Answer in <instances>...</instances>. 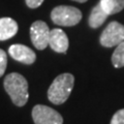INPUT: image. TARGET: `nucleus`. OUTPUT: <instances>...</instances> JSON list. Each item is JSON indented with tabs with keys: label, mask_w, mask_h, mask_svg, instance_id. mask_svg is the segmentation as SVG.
<instances>
[{
	"label": "nucleus",
	"mask_w": 124,
	"mask_h": 124,
	"mask_svg": "<svg viewBox=\"0 0 124 124\" xmlns=\"http://www.w3.org/2000/svg\"><path fill=\"white\" fill-rule=\"evenodd\" d=\"M4 89L11 98V101L17 107L25 106L29 98L28 82L22 75L11 72L4 79Z\"/></svg>",
	"instance_id": "obj_1"
},
{
	"label": "nucleus",
	"mask_w": 124,
	"mask_h": 124,
	"mask_svg": "<svg viewBox=\"0 0 124 124\" xmlns=\"http://www.w3.org/2000/svg\"><path fill=\"white\" fill-rule=\"evenodd\" d=\"M75 85V77L71 73H61L55 78L48 90V98L54 104H62L68 99Z\"/></svg>",
	"instance_id": "obj_2"
},
{
	"label": "nucleus",
	"mask_w": 124,
	"mask_h": 124,
	"mask_svg": "<svg viewBox=\"0 0 124 124\" xmlns=\"http://www.w3.org/2000/svg\"><path fill=\"white\" fill-rule=\"evenodd\" d=\"M51 19L56 25L71 27L82 20V13L79 8L69 5H59L53 8Z\"/></svg>",
	"instance_id": "obj_3"
},
{
	"label": "nucleus",
	"mask_w": 124,
	"mask_h": 124,
	"mask_svg": "<svg viewBox=\"0 0 124 124\" xmlns=\"http://www.w3.org/2000/svg\"><path fill=\"white\" fill-rule=\"evenodd\" d=\"M122 41H124V25L117 21L110 22L99 37L100 45L104 48H113Z\"/></svg>",
	"instance_id": "obj_4"
},
{
	"label": "nucleus",
	"mask_w": 124,
	"mask_h": 124,
	"mask_svg": "<svg viewBox=\"0 0 124 124\" xmlns=\"http://www.w3.org/2000/svg\"><path fill=\"white\" fill-rule=\"evenodd\" d=\"M32 119L35 124H63L62 116L54 108L36 104L32 110Z\"/></svg>",
	"instance_id": "obj_5"
},
{
	"label": "nucleus",
	"mask_w": 124,
	"mask_h": 124,
	"mask_svg": "<svg viewBox=\"0 0 124 124\" xmlns=\"http://www.w3.org/2000/svg\"><path fill=\"white\" fill-rule=\"evenodd\" d=\"M50 29L44 21H35L30 27V38L37 50H45L49 46Z\"/></svg>",
	"instance_id": "obj_6"
},
{
	"label": "nucleus",
	"mask_w": 124,
	"mask_h": 124,
	"mask_svg": "<svg viewBox=\"0 0 124 124\" xmlns=\"http://www.w3.org/2000/svg\"><path fill=\"white\" fill-rule=\"evenodd\" d=\"M8 54L13 59L26 65L33 64L36 60V54L34 51L24 45H11L8 49Z\"/></svg>",
	"instance_id": "obj_7"
},
{
	"label": "nucleus",
	"mask_w": 124,
	"mask_h": 124,
	"mask_svg": "<svg viewBox=\"0 0 124 124\" xmlns=\"http://www.w3.org/2000/svg\"><path fill=\"white\" fill-rule=\"evenodd\" d=\"M68 37L62 29L54 28L50 30L49 46L53 51L57 53H66L68 49Z\"/></svg>",
	"instance_id": "obj_8"
},
{
	"label": "nucleus",
	"mask_w": 124,
	"mask_h": 124,
	"mask_svg": "<svg viewBox=\"0 0 124 124\" xmlns=\"http://www.w3.org/2000/svg\"><path fill=\"white\" fill-rule=\"evenodd\" d=\"M18 32V24L11 18L0 19V40H7Z\"/></svg>",
	"instance_id": "obj_9"
},
{
	"label": "nucleus",
	"mask_w": 124,
	"mask_h": 124,
	"mask_svg": "<svg viewBox=\"0 0 124 124\" xmlns=\"http://www.w3.org/2000/svg\"><path fill=\"white\" fill-rule=\"evenodd\" d=\"M108 17V15L106 13V10L102 8L100 3L98 2L97 4L92 8L91 14L89 16V20H88L89 26L93 29L98 28V27H100L106 22Z\"/></svg>",
	"instance_id": "obj_10"
},
{
	"label": "nucleus",
	"mask_w": 124,
	"mask_h": 124,
	"mask_svg": "<svg viewBox=\"0 0 124 124\" xmlns=\"http://www.w3.org/2000/svg\"><path fill=\"white\" fill-rule=\"evenodd\" d=\"M99 3L108 16L120 13L124 8V0H100Z\"/></svg>",
	"instance_id": "obj_11"
},
{
	"label": "nucleus",
	"mask_w": 124,
	"mask_h": 124,
	"mask_svg": "<svg viewBox=\"0 0 124 124\" xmlns=\"http://www.w3.org/2000/svg\"><path fill=\"white\" fill-rule=\"evenodd\" d=\"M111 60L115 68H120L124 66V41L116 46V49L112 55Z\"/></svg>",
	"instance_id": "obj_12"
},
{
	"label": "nucleus",
	"mask_w": 124,
	"mask_h": 124,
	"mask_svg": "<svg viewBox=\"0 0 124 124\" xmlns=\"http://www.w3.org/2000/svg\"><path fill=\"white\" fill-rule=\"evenodd\" d=\"M110 124H124V108L117 111L113 115Z\"/></svg>",
	"instance_id": "obj_13"
},
{
	"label": "nucleus",
	"mask_w": 124,
	"mask_h": 124,
	"mask_svg": "<svg viewBox=\"0 0 124 124\" xmlns=\"http://www.w3.org/2000/svg\"><path fill=\"white\" fill-rule=\"evenodd\" d=\"M7 65V56L6 53L3 51L2 49H0V78H1L5 72Z\"/></svg>",
	"instance_id": "obj_14"
},
{
	"label": "nucleus",
	"mask_w": 124,
	"mask_h": 124,
	"mask_svg": "<svg viewBox=\"0 0 124 124\" xmlns=\"http://www.w3.org/2000/svg\"><path fill=\"white\" fill-rule=\"evenodd\" d=\"M25 1L27 6L30 7V8H37L42 4V2L45 0H25Z\"/></svg>",
	"instance_id": "obj_15"
},
{
	"label": "nucleus",
	"mask_w": 124,
	"mask_h": 124,
	"mask_svg": "<svg viewBox=\"0 0 124 124\" xmlns=\"http://www.w3.org/2000/svg\"><path fill=\"white\" fill-rule=\"evenodd\" d=\"M72 1H76V2H79V3H84V2L88 1V0H72Z\"/></svg>",
	"instance_id": "obj_16"
}]
</instances>
